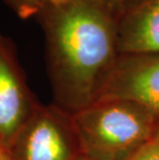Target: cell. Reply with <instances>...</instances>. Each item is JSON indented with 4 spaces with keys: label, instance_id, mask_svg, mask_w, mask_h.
Segmentation results:
<instances>
[{
    "label": "cell",
    "instance_id": "cell-1",
    "mask_svg": "<svg viewBox=\"0 0 159 160\" xmlns=\"http://www.w3.org/2000/svg\"><path fill=\"white\" fill-rule=\"evenodd\" d=\"M38 18L53 103L74 114L99 98L120 55L117 20L97 0H72Z\"/></svg>",
    "mask_w": 159,
    "mask_h": 160
},
{
    "label": "cell",
    "instance_id": "cell-2",
    "mask_svg": "<svg viewBox=\"0 0 159 160\" xmlns=\"http://www.w3.org/2000/svg\"><path fill=\"white\" fill-rule=\"evenodd\" d=\"M72 115L83 156L130 160L153 138L159 118L122 99H98Z\"/></svg>",
    "mask_w": 159,
    "mask_h": 160
},
{
    "label": "cell",
    "instance_id": "cell-3",
    "mask_svg": "<svg viewBox=\"0 0 159 160\" xmlns=\"http://www.w3.org/2000/svg\"><path fill=\"white\" fill-rule=\"evenodd\" d=\"M9 151L13 160H79L83 157L72 115L55 103H39Z\"/></svg>",
    "mask_w": 159,
    "mask_h": 160
},
{
    "label": "cell",
    "instance_id": "cell-4",
    "mask_svg": "<svg viewBox=\"0 0 159 160\" xmlns=\"http://www.w3.org/2000/svg\"><path fill=\"white\" fill-rule=\"evenodd\" d=\"M38 105L20 65L15 43L0 32V142L11 149Z\"/></svg>",
    "mask_w": 159,
    "mask_h": 160
},
{
    "label": "cell",
    "instance_id": "cell-5",
    "mask_svg": "<svg viewBox=\"0 0 159 160\" xmlns=\"http://www.w3.org/2000/svg\"><path fill=\"white\" fill-rule=\"evenodd\" d=\"M98 99L131 101L159 118V54L119 55Z\"/></svg>",
    "mask_w": 159,
    "mask_h": 160
},
{
    "label": "cell",
    "instance_id": "cell-6",
    "mask_svg": "<svg viewBox=\"0 0 159 160\" xmlns=\"http://www.w3.org/2000/svg\"><path fill=\"white\" fill-rule=\"evenodd\" d=\"M119 54H159V0H141L117 19Z\"/></svg>",
    "mask_w": 159,
    "mask_h": 160
},
{
    "label": "cell",
    "instance_id": "cell-7",
    "mask_svg": "<svg viewBox=\"0 0 159 160\" xmlns=\"http://www.w3.org/2000/svg\"><path fill=\"white\" fill-rule=\"evenodd\" d=\"M21 19H29L50 8L65 4L72 0H4Z\"/></svg>",
    "mask_w": 159,
    "mask_h": 160
},
{
    "label": "cell",
    "instance_id": "cell-8",
    "mask_svg": "<svg viewBox=\"0 0 159 160\" xmlns=\"http://www.w3.org/2000/svg\"><path fill=\"white\" fill-rule=\"evenodd\" d=\"M97 1L101 3L117 20L123 12L128 11L141 0H97Z\"/></svg>",
    "mask_w": 159,
    "mask_h": 160
},
{
    "label": "cell",
    "instance_id": "cell-9",
    "mask_svg": "<svg viewBox=\"0 0 159 160\" xmlns=\"http://www.w3.org/2000/svg\"><path fill=\"white\" fill-rule=\"evenodd\" d=\"M130 160H159V144L151 141Z\"/></svg>",
    "mask_w": 159,
    "mask_h": 160
},
{
    "label": "cell",
    "instance_id": "cell-10",
    "mask_svg": "<svg viewBox=\"0 0 159 160\" xmlns=\"http://www.w3.org/2000/svg\"><path fill=\"white\" fill-rule=\"evenodd\" d=\"M0 160H13L9 149L2 142H0Z\"/></svg>",
    "mask_w": 159,
    "mask_h": 160
},
{
    "label": "cell",
    "instance_id": "cell-11",
    "mask_svg": "<svg viewBox=\"0 0 159 160\" xmlns=\"http://www.w3.org/2000/svg\"><path fill=\"white\" fill-rule=\"evenodd\" d=\"M152 141L155 142H158V144H159V121H158V123H157L156 129H155V132H154V135H153V138H152Z\"/></svg>",
    "mask_w": 159,
    "mask_h": 160
},
{
    "label": "cell",
    "instance_id": "cell-12",
    "mask_svg": "<svg viewBox=\"0 0 159 160\" xmlns=\"http://www.w3.org/2000/svg\"><path fill=\"white\" fill-rule=\"evenodd\" d=\"M79 160H90V159H88V158H86V157H84V156H83V157H82V158H80Z\"/></svg>",
    "mask_w": 159,
    "mask_h": 160
}]
</instances>
